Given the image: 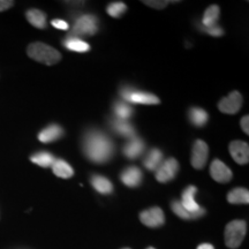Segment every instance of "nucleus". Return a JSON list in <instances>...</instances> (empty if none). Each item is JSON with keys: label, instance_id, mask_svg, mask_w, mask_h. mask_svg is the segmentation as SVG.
Instances as JSON below:
<instances>
[{"label": "nucleus", "instance_id": "19", "mask_svg": "<svg viewBox=\"0 0 249 249\" xmlns=\"http://www.w3.org/2000/svg\"><path fill=\"white\" fill-rule=\"evenodd\" d=\"M91 185L101 194L107 195L113 192V185H112L110 180L103 176H98V174L91 177Z\"/></svg>", "mask_w": 249, "mask_h": 249}, {"label": "nucleus", "instance_id": "36", "mask_svg": "<svg viewBox=\"0 0 249 249\" xmlns=\"http://www.w3.org/2000/svg\"><path fill=\"white\" fill-rule=\"evenodd\" d=\"M124 249H129V248H124Z\"/></svg>", "mask_w": 249, "mask_h": 249}, {"label": "nucleus", "instance_id": "6", "mask_svg": "<svg viewBox=\"0 0 249 249\" xmlns=\"http://www.w3.org/2000/svg\"><path fill=\"white\" fill-rule=\"evenodd\" d=\"M196 192H197V188H196L195 186L187 187L182 193V198L181 201H180V203H181L182 207L185 208L189 213H192L195 218H200L205 213V210L196 203L194 198Z\"/></svg>", "mask_w": 249, "mask_h": 249}, {"label": "nucleus", "instance_id": "7", "mask_svg": "<svg viewBox=\"0 0 249 249\" xmlns=\"http://www.w3.org/2000/svg\"><path fill=\"white\" fill-rule=\"evenodd\" d=\"M179 171V163L174 158H169L156 170V179L160 182H169L176 178Z\"/></svg>", "mask_w": 249, "mask_h": 249}, {"label": "nucleus", "instance_id": "26", "mask_svg": "<svg viewBox=\"0 0 249 249\" xmlns=\"http://www.w3.org/2000/svg\"><path fill=\"white\" fill-rule=\"evenodd\" d=\"M30 160L33 161L34 164L38 165V166L50 167V166H52V164L54 163L55 158L53 155L50 154V152H48V151H40V152H37V154L31 156Z\"/></svg>", "mask_w": 249, "mask_h": 249}, {"label": "nucleus", "instance_id": "14", "mask_svg": "<svg viewBox=\"0 0 249 249\" xmlns=\"http://www.w3.org/2000/svg\"><path fill=\"white\" fill-rule=\"evenodd\" d=\"M230 154L236 163L245 165L249 160L248 143L244 141H233L230 144Z\"/></svg>", "mask_w": 249, "mask_h": 249}, {"label": "nucleus", "instance_id": "9", "mask_svg": "<svg viewBox=\"0 0 249 249\" xmlns=\"http://www.w3.org/2000/svg\"><path fill=\"white\" fill-rule=\"evenodd\" d=\"M242 102H244V98H242L241 93L238 91H233L227 97H224L222 101L218 103V108L223 113L235 114L241 108Z\"/></svg>", "mask_w": 249, "mask_h": 249}, {"label": "nucleus", "instance_id": "21", "mask_svg": "<svg viewBox=\"0 0 249 249\" xmlns=\"http://www.w3.org/2000/svg\"><path fill=\"white\" fill-rule=\"evenodd\" d=\"M52 170L55 176L62 179H70L74 174L73 167L64 160H55L52 164Z\"/></svg>", "mask_w": 249, "mask_h": 249}, {"label": "nucleus", "instance_id": "16", "mask_svg": "<svg viewBox=\"0 0 249 249\" xmlns=\"http://www.w3.org/2000/svg\"><path fill=\"white\" fill-rule=\"evenodd\" d=\"M64 135V129L59 124H52L46 127L43 130H40L38 134V140L42 143H52L58 141L59 139Z\"/></svg>", "mask_w": 249, "mask_h": 249}, {"label": "nucleus", "instance_id": "24", "mask_svg": "<svg viewBox=\"0 0 249 249\" xmlns=\"http://www.w3.org/2000/svg\"><path fill=\"white\" fill-rule=\"evenodd\" d=\"M113 112H114V117L118 118V119L128 120L129 118L132 117L134 110L128 103L124 101H118L114 103L113 105Z\"/></svg>", "mask_w": 249, "mask_h": 249}, {"label": "nucleus", "instance_id": "15", "mask_svg": "<svg viewBox=\"0 0 249 249\" xmlns=\"http://www.w3.org/2000/svg\"><path fill=\"white\" fill-rule=\"evenodd\" d=\"M110 126L114 133L120 136H124V138L130 139L135 136V128L128 120L118 119V118L114 117L110 121Z\"/></svg>", "mask_w": 249, "mask_h": 249}, {"label": "nucleus", "instance_id": "22", "mask_svg": "<svg viewBox=\"0 0 249 249\" xmlns=\"http://www.w3.org/2000/svg\"><path fill=\"white\" fill-rule=\"evenodd\" d=\"M188 117L191 123L196 127H203L204 124L208 123V120H209V116H208L207 112H205L203 108L196 107H192L191 110H189Z\"/></svg>", "mask_w": 249, "mask_h": 249}, {"label": "nucleus", "instance_id": "23", "mask_svg": "<svg viewBox=\"0 0 249 249\" xmlns=\"http://www.w3.org/2000/svg\"><path fill=\"white\" fill-rule=\"evenodd\" d=\"M227 201L232 204H248L249 192L246 188H234L227 194Z\"/></svg>", "mask_w": 249, "mask_h": 249}, {"label": "nucleus", "instance_id": "31", "mask_svg": "<svg viewBox=\"0 0 249 249\" xmlns=\"http://www.w3.org/2000/svg\"><path fill=\"white\" fill-rule=\"evenodd\" d=\"M52 26L54 28H57V29H60V30H68L70 29V24H68L66 21L64 20H60V18H55V20L52 21Z\"/></svg>", "mask_w": 249, "mask_h": 249}, {"label": "nucleus", "instance_id": "30", "mask_svg": "<svg viewBox=\"0 0 249 249\" xmlns=\"http://www.w3.org/2000/svg\"><path fill=\"white\" fill-rule=\"evenodd\" d=\"M143 4L150 6L152 8H157V9H161L165 8L167 5L170 4V1H156V0H152V1H143Z\"/></svg>", "mask_w": 249, "mask_h": 249}, {"label": "nucleus", "instance_id": "1", "mask_svg": "<svg viewBox=\"0 0 249 249\" xmlns=\"http://www.w3.org/2000/svg\"><path fill=\"white\" fill-rule=\"evenodd\" d=\"M82 149L86 157L96 164L111 160L114 155V144L111 138L98 129H90L82 140Z\"/></svg>", "mask_w": 249, "mask_h": 249}, {"label": "nucleus", "instance_id": "13", "mask_svg": "<svg viewBox=\"0 0 249 249\" xmlns=\"http://www.w3.org/2000/svg\"><path fill=\"white\" fill-rule=\"evenodd\" d=\"M120 180L124 186L129 188H135L141 185L143 180L142 171L136 166H129L124 169L120 174Z\"/></svg>", "mask_w": 249, "mask_h": 249}, {"label": "nucleus", "instance_id": "27", "mask_svg": "<svg viewBox=\"0 0 249 249\" xmlns=\"http://www.w3.org/2000/svg\"><path fill=\"white\" fill-rule=\"evenodd\" d=\"M127 11V6L124 2H112L107 7V14L112 18H120Z\"/></svg>", "mask_w": 249, "mask_h": 249}, {"label": "nucleus", "instance_id": "10", "mask_svg": "<svg viewBox=\"0 0 249 249\" xmlns=\"http://www.w3.org/2000/svg\"><path fill=\"white\" fill-rule=\"evenodd\" d=\"M140 220L143 225L148 227H160L165 223L164 213L158 207L150 208L140 213Z\"/></svg>", "mask_w": 249, "mask_h": 249}, {"label": "nucleus", "instance_id": "8", "mask_svg": "<svg viewBox=\"0 0 249 249\" xmlns=\"http://www.w3.org/2000/svg\"><path fill=\"white\" fill-rule=\"evenodd\" d=\"M208 157H209V148L208 144L202 140H197L194 143L192 152V165L196 170H202L207 164Z\"/></svg>", "mask_w": 249, "mask_h": 249}, {"label": "nucleus", "instance_id": "3", "mask_svg": "<svg viewBox=\"0 0 249 249\" xmlns=\"http://www.w3.org/2000/svg\"><path fill=\"white\" fill-rule=\"evenodd\" d=\"M98 30V20L95 15L92 14H81L75 18V22L71 28V37H80L83 36H92L97 33Z\"/></svg>", "mask_w": 249, "mask_h": 249}, {"label": "nucleus", "instance_id": "17", "mask_svg": "<svg viewBox=\"0 0 249 249\" xmlns=\"http://www.w3.org/2000/svg\"><path fill=\"white\" fill-rule=\"evenodd\" d=\"M163 163V152L160 149H152L149 151V154L145 156L144 160H143V165L148 171H155L160 166V164Z\"/></svg>", "mask_w": 249, "mask_h": 249}, {"label": "nucleus", "instance_id": "11", "mask_svg": "<svg viewBox=\"0 0 249 249\" xmlns=\"http://www.w3.org/2000/svg\"><path fill=\"white\" fill-rule=\"evenodd\" d=\"M210 174L214 181L220 183H226L232 180V171L227 167L222 160H214L210 165Z\"/></svg>", "mask_w": 249, "mask_h": 249}, {"label": "nucleus", "instance_id": "34", "mask_svg": "<svg viewBox=\"0 0 249 249\" xmlns=\"http://www.w3.org/2000/svg\"><path fill=\"white\" fill-rule=\"evenodd\" d=\"M197 249H214V247L210 244H202V245L198 246Z\"/></svg>", "mask_w": 249, "mask_h": 249}, {"label": "nucleus", "instance_id": "25", "mask_svg": "<svg viewBox=\"0 0 249 249\" xmlns=\"http://www.w3.org/2000/svg\"><path fill=\"white\" fill-rule=\"evenodd\" d=\"M219 7L217 5H213L205 9L203 18H202V27H213L216 26L218 18H219Z\"/></svg>", "mask_w": 249, "mask_h": 249}, {"label": "nucleus", "instance_id": "12", "mask_svg": "<svg viewBox=\"0 0 249 249\" xmlns=\"http://www.w3.org/2000/svg\"><path fill=\"white\" fill-rule=\"evenodd\" d=\"M144 148L145 144L143 140L135 135L134 138L128 139V141L124 145L123 152L124 157L128 158V160H136V158H139L143 154Z\"/></svg>", "mask_w": 249, "mask_h": 249}, {"label": "nucleus", "instance_id": "20", "mask_svg": "<svg viewBox=\"0 0 249 249\" xmlns=\"http://www.w3.org/2000/svg\"><path fill=\"white\" fill-rule=\"evenodd\" d=\"M26 17L31 26L38 28V29H44L46 27V15L44 12L39 11V9L33 8L27 12Z\"/></svg>", "mask_w": 249, "mask_h": 249}, {"label": "nucleus", "instance_id": "32", "mask_svg": "<svg viewBox=\"0 0 249 249\" xmlns=\"http://www.w3.org/2000/svg\"><path fill=\"white\" fill-rule=\"evenodd\" d=\"M14 6V1L12 0H0V12L7 11Z\"/></svg>", "mask_w": 249, "mask_h": 249}, {"label": "nucleus", "instance_id": "4", "mask_svg": "<svg viewBox=\"0 0 249 249\" xmlns=\"http://www.w3.org/2000/svg\"><path fill=\"white\" fill-rule=\"evenodd\" d=\"M120 96L124 102L133 103V104H144V105H155L160 104V98L152 93L141 91L133 87H124L120 89Z\"/></svg>", "mask_w": 249, "mask_h": 249}, {"label": "nucleus", "instance_id": "29", "mask_svg": "<svg viewBox=\"0 0 249 249\" xmlns=\"http://www.w3.org/2000/svg\"><path fill=\"white\" fill-rule=\"evenodd\" d=\"M200 29L202 31H204L205 34H208V35H211V36H214V37L224 35V30L219 26H218V24H216V26H213V27H202V26H200Z\"/></svg>", "mask_w": 249, "mask_h": 249}, {"label": "nucleus", "instance_id": "28", "mask_svg": "<svg viewBox=\"0 0 249 249\" xmlns=\"http://www.w3.org/2000/svg\"><path fill=\"white\" fill-rule=\"evenodd\" d=\"M171 208H172L173 213H176L177 216L182 218V219H195V217L193 216L192 213H189L188 211L182 207L181 203H180V201H177V200L172 201V203H171Z\"/></svg>", "mask_w": 249, "mask_h": 249}, {"label": "nucleus", "instance_id": "18", "mask_svg": "<svg viewBox=\"0 0 249 249\" xmlns=\"http://www.w3.org/2000/svg\"><path fill=\"white\" fill-rule=\"evenodd\" d=\"M65 48L70 51L73 52H80V53H83V52H88L90 50V45L88 43L85 42L83 39L77 38V37H71L67 36L66 39L62 42Z\"/></svg>", "mask_w": 249, "mask_h": 249}, {"label": "nucleus", "instance_id": "2", "mask_svg": "<svg viewBox=\"0 0 249 249\" xmlns=\"http://www.w3.org/2000/svg\"><path fill=\"white\" fill-rule=\"evenodd\" d=\"M27 53L35 61L48 65V66L55 65L61 60V54L58 50L42 42H36L30 44L27 49Z\"/></svg>", "mask_w": 249, "mask_h": 249}, {"label": "nucleus", "instance_id": "35", "mask_svg": "<svg viewBox=\"0 0 249 249\" xmlns=\"http://www.w3.org/2000/svg\"><path fill=\"white\" fill-rule=\"evenodd\" d=\"M148 249H155V248H152V247H149Z\"/></svg>", "mask_w": 249, "mask_h": 249}, {"label": "nucleus", "instance_id": "5", "mask_svg": "<svg viewBox=\"0 0 249 249\" xmlns=\"http://www.w3.org/2000/svg\"><path fill=\"white\" fill-rule=\"evenodd\" d=\"M246 232H247V224L245 220H233L227 224L225 229V244L227 247L235 249L244 241Z\"/></svg>", "mask_w": 249, "mask_h": 249}, {"label": "nucleus", "instance_id": "33", "mask_svg": "<svg viewBox=\"0 0 249 249\" xmlns=\"http://www.w3.org/2000/svg\"><path fill=\"white\" fill-rule=\"evenodd\" d=\"M248 124H249V117H248V116H245V117L241 119V128H242V130H244V132H245L246 134L249 133V126H248Z\"/></svg>", "mask_w": 249, "mask_h": 249}]
</instances>
